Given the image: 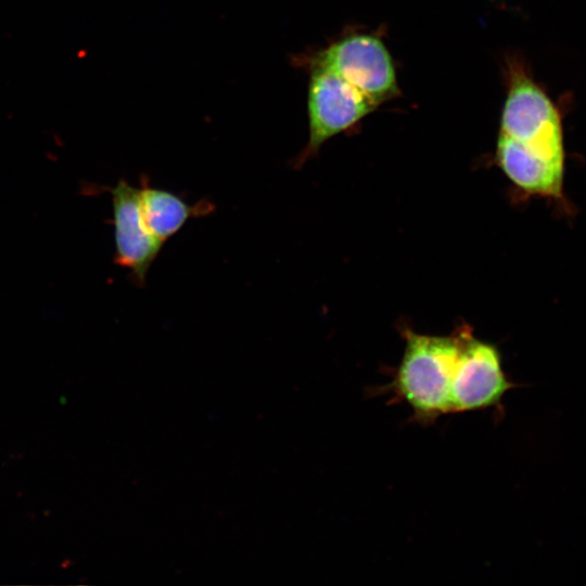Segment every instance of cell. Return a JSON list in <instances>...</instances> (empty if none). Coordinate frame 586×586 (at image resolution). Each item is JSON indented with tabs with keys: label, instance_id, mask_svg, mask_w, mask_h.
<instances>
[{
	"label": "cell",
	"instance_id": "8992f818",
	"mask_svg": "<svg viewBox=\"0 0 586 586\" xmlns=\"http://www.w3.org/2000/svg\"><path fill=\"white\" fill-rule=\"evenodd\" d=\"M115 254L114 262L130 271L139 285L157 258L162 246L150 231L141 209L140 188L120 179L111 190Z\"/></svg>",
	"mask_w": 586,
	"mask_h": 586
},
{
	"label": "cell",
	"instance_id": "6da1fadb",
	"mask_svg": "<svg viewBox=\"0 0 586 586\" xmlns=\"http://www.w3.org/2000/svg\"><path fill=\"white\" fill-rule=\"evenodd\" d=\"M464 332L440 336L405 330L402 361L384 391L405 402L416 422L429 424L450 413L451 383Z\"/></svg>",
	"mask_w": 586,
	"mask_h": 586
},
{
	"label": "cell",
	"instance_id": "277c9868",
	"mask_svg": "<svg viewBox=\"0 0 586 586\" xmlns=\"http://www.w3.org/2000/svg\"><path fill=\"white\" fill-rule=\"evenodd\" d=\"M311 64L333 71L375 106L399 93L391 54L383 41L372 35L342 38L320 51Z\"/></svg>",
	"mask_w": 586,
	"mask_h": 586
},
{
	"label": "cell",
	"instance_id": "7a4b0ae2",
	"mask_svg": "<svg viewBox=\"0 0 586 586\" xmlns=\"http://www.w3.org/2000/svg\"><path fill=\"white\" fill-rule=\"evenodd\" d=\"M500 133L528 150L565 160L562 118L549 95L517 64L509 65Z\"/></svg>",
	"mask_w": 586,
	"mask_h": 586
},
{
	"label": "cell",
	"instance_id": "5b68a950",
	"mask_svg": "<svg viewBox=\"0 0 586 586\" xmlns=\"http://www.w3.org/2000/svg\"><path fill=\"white\" fill-rule=\"evenodd\" d=\"M514 384L506 375L493 344L466 329L450 390V413L498 407Z\"/></svg>",
	"mask_w": 586,
	"mask_h": 586
},
{
	"label": "cell",
	"instance_id": "3957f363",
	"mask_svg": "<svg viewBox=\"0 0 586 586\" xmlns=\"http://www.w3.org/2000/svg\"><path fill=\"white\" fill-rule=\"evenodd\" d=\"M309 136L295 161L303 165L321 145L348 129L377 106L333 71L311 64L307 97Z\"/></svg>",
	"mask_w": 586,
	"mask_h": 586
},
{
	"label": "cell",
	"instance_id": "ba28073f",
	"mask_svg": "<svg viewBox=\"0 0 586 586\" xmlns=\"http://www.w3.org/2000/svg\"><path fill=\"white\" fill-rule=\"evenodd\" d=\"M140 203L150 231L163 244L190 219L203 217L214 209L208 201L190 204L169 190L152 187L145 178L140 187Z\"/></svg>",
	"mask_w": 586,
	"mask_h": 586
},
{
	"label": "cell",
	"instance_id": "52a82bcc",
	"mask_svg": "<svg viewBox=\"0 0 586 586\" xmlns=\"http://www.w3.org/2000/svg\"><path fill=\"white\" fill-rule=\"evenodd\" d=\"M496 161L507 178L526 195L552 200L566 208L563 193L565 162L534 153L499 135Z\"/></svg>",
	"mask_w": 586,
	"mask_h": 586
}]
</instances>
